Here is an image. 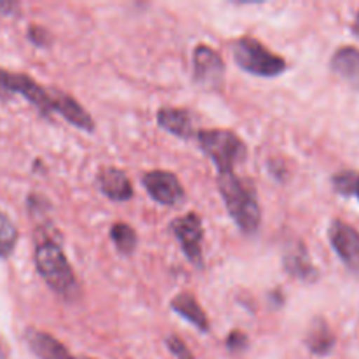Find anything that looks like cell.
I'll use <instances>...</instances> for the list:
<instances>
[{
    "label": "cell",
    "instance_id": "1",
    "mask_svg": "<svg viewBox=\"0 0 359 359\" xmlns=\"http://www.w3.org/2000/svg\"><path fill=\"white\" fill-rule=\"evenodd\" d=\"M219 189L228 214L244 233H255L262 223V209L252 182L244 181L233 172L217 175Z\"/></svg>",
    "mask_w": 359,
    "mask_h": 359
},
{
    "label": "cell",
    "instance_id": "2",
    "mask_svg": "<svg viewBox=\"0 0 359 359\" xmlns=\"http://www.w3.org/2000/svg\"><path fill=\"white\" fill-rule=\"evenodd\" d=\"M34 262L39 276L55 293L67 300H72L79 294V286H77L74 270L70 269L60 244H56L51 238L39 242L34 252Z\"/></svg>",
    "mask_w": 359,
    "mask_h": 359
},
{
    "label": "cell",
    "instance_id": "3",
    "mask_svg": "<svg viewBox=\"0 0 359 359\" xmlns=\"http://www.w3.org/2000/svg\"><path fill=\"white\" fill-rule=\"evenodd\" d=\"M203 153L216 163L219 174L233 172L235 165L245 160L248 146L237 133L230 130H202L196 133Z\"/></svg>",
    "mask_w": 359,
    "mask_h": 359
},
{
    "label": "cell",
    "instance_id": "4",
    "mask_svg": "<svg viewBox=\"0 0 359 359\" xmlns=\"http://www.w3.org/2000/svg\"><path fill=\"white\" fill-rule=\"evenodd\" d=\"M233 60L242 70L259 77H276L286 70V60L255 37H241L231 46Z\"/></svg>",
    "mask_w": 359,
    "mask_h": 359
},
{
    "label": "cell",
    "instance_id": "5",
    "mask_svg": "<svg viewBox=\"0 0 359 359\" xmlns=\"http://www.w3.org/2000/svg\"><path fill=\"white\" fill-rule=\"evenodd\" d=\"M193 81L207 90H219L224 84V62L219 53L205 44L193 51Z\"/></svg>",
    "mask_w": 359,
    "mask_h": 359
},
{
    "label": "cell",
    "instance_id": "6",
    "mask_svg": "<svg viewBox=\"0 0 359 359\" xmlns=\"http://www.w3.org/2000/svg\"><path fill=\"white\" fill-rule=\"evenodd\" d=\"M172 231H174L175 238L181 244L182 252L186 258L193 263L195 266L203 265V255H202V242H203V226L202 219L198 214L189 212L186 216L175 217L170 224Z\"/></svg>",
    "mask_w": 359,
    "mask_h": 359
},
{
    "label": "cell",
    "instance_id": "7",
    "mask_svg": "<svg viewBox=\"0 0 359 359\" xmlns=\"http://www.w3.org/2000/svg\"><path fill=\"white\" fill-rule=\"evenodd\" d=\"M142 184L144 188H146V191L149 193L151 198H153L154 202L161 203V205L174 207L184 202V188H182L181 181H179L172 172H147L142 177Z\"/></svg>",
    "mask_w": 359,
    "mask_h": 359
},
{
    "label": "cell",
    "instance_id": "8",
    "mask_svg": "<svg viewBox=\"0 0 359 359\" xmlns=\"http://www.w3.org/2000/svg\"><path fill=\"white\" fill-rule=\"evenodd\" d=\"M330 244L335 249L344 265L359 273V231L344 221L335 219L328 230Z\"/></svg>",
    "mask_w": 359,
    "mask_h": 359
},
{
    "label": "cell",
    "instance_id": "9",
    "mask_svg": "<svg viewBox=\"0 0 359 359\" xmlns=\"http://www.w3.org/2000/svg\"><path fill=\"white\" fill-rule=\"evenodd\" d=\"M284 270L290 273L293 279L302 280V283H316L319 277L318 269L312 263L309 249L302 241L290 242L283 256Z\"/></svg>",
    "mask_w": 359,
    "mask_h": 359
},
{
    "label": "cell",
    "instance_id": "10",
    "mask_svg": "<svg viewBox=\"0 0 359 359\" xmlns=\"http://www.w3.org/2000/svg\"><path fill=\"white\" fill-rule=\"evenodd\" d=\"M51 91V100H53V112L62 116L63 119L74 125L76 128L84 130V132H93L95 121L90 116V112L79 104L74 97L63 93L62 90L56 88H49Z\"/></svg>",
    "mask_w": 359,
    "mask_h": 359
},
{
    "label": "cell",
    "instance_id": "11",
    "mask_svg": "<svg viewBox=\"0 0 359 359\" xmlns=\"http://www.w3.org/2000/svg\"><path fill=\"white\" fill-rule=\"evenodd\" d=\"M25 342L39 359H74L65 346L49 333L37 328L25 330Z\"/></svg>",
    "mask_w": 359,
    "mask_h": 359
},
{
    "label": "cell",
    "instance_id": "12",
    "mask_svg": "<svg viewBox=\"0 0 359 359\" xmlns=\"http://www.w3.org/2000/svg\"><path fill=\"white\" fill-rule=\"evenodd\" d=\"M97 184L100 191L114 202H126L133 196V188L128 175L116 167L102 168L97 175Z\"/></svg>",
    "mask_w": 359,
    "mask_h": 359
},
{
    "label": "cell",
    "instance_id": "13",
    "mask_svg": "<svg viewBox=\"0 0 359 359\" xmlns=\"http://www.w3.org/2000/svg\"><path fill=\"white\" fill-rule=\"evenodd\" d=\"M333 72L346 81L351 88L359 90V49L353 46H344L337 49L330 62Z\"/></svg>",
    "mask_w": 359,
    "mask_h": 359
},
{
    "label": "cell",
    "instance_id": "14",
    "mask_svg": "<svg viewBox=\"0 0 359 359\" xmlns=\"http://www.w3.org/2000/svg\"><path fill=\"white\" fill-rule=\"evenodd\" d=\"M158 125L163 130H167L172 135L179 137V139L189 140L195 137V130H193V119L186 109H175V107H161L158 111Z\"/></svg>",
    "mask_w": 359,
    "mask_h": 359
},
{
    "label": "cell",
    "instance_id": "15",
    "mask_svg": "<svg viewBox=\"0 0 359 359\" xmlns=\"http://www.w3.org/2000/svg\"><path fill=\"white\" fill-rule=\"evenodd\" d=\"M170 307L175 314H179L181 318H184L186 321H189V325H193L195 328H198L202 333H207L210 330L209 318L203 312L202 305L198 304V300L195 298V294L191 293H179L177 297L172 298Z\"/></svg>",
    "mask_w": 359,
    "mask_h": 359
},
{
    "label": "cell",
    "instance_id": "16",
    "mask_svg": "<svg viewBox=\"0 0 359 359\" xmlns=\"http://www.w3.org/2000/svg\"><path fill=\"white\" fill-rule=\"evenodd\" d=\"M305 344L311 349V353L318 354V356H325V354L332 353V349L335 347V335L330 330V326L326 325L325 319H316L314 325L309 330Z\"/></svg>",
    "mask_w": 359,
    "mask_h": 359
},
{
    "label": "cell",
    "instance_id": "17",
    "mask_svg": "<svg viewBox=\"0 0 359 359\" xmlns=\"http://www.w3.org/2000/svg\"><path fill=\"white\" fill-rule=\"evenodd\" d=\"M20 238V231L14 221L0 209V258H9Z\"/></svg>",
    "mask_w": 359,
    "mask_h": 359
},
{
    "label": "cell",
    "instance_id": "18",
    "mask_svg": "<svg viewBox=\"0 0 359 359\" xmlns=\"http://www.w3.org/2000/svg\"><path fill=\"white\" fill-rule=\"evenodd\" d=\"M111 238L119 252L123 255H132L137 249L139 238H137L135 230L126 223H116L111 228Z\"/></svg>",
    "mask_w": 359,
    "mask_h": 359
},
{
    "label": "cell",
    "instance_id": "19",
    "mask_svg": "<svg viewBox=\"0 0 359 359\" xmlns=\"http://www.w3.org/2000/svg\"><path fill=\"white\" fill-rule=\"evenodd\" d=\"M356 172H340L333 177V188L340 193V195H354V189H356L358 182Z\"/></svg>",
    "mask_w": 359,
    "mask_h": 359
},
{
    "label": "cell",
    "instance_id": "20",
    "mask_svg": "<svg viewBox=\"0 0 359 359\" xmlns=\"http://www.w3.org/2000/svg\"><path fill=\"white\" fill-rule=\"evenodd\" d=\"M16 83L18 74L0 67V100H9L16 95Z\"/></svg>",
    "mask_w": 359,
    "mask_h": 359
},
{
    "label": "cell",
    "instance_id": "21",
    "mask_svg": "<svg viewBox=\"0 0 359 359\" xmlns=\"http://www.w3.org/2000/svg\"><path fill=\"white\" fill-rule=\"evenodd\" d=\"M165 344H167L170 353L177 359H195V356L191 354V351H189L188 346L184 344V340L179 339L177 335L167 337V339H165Z\"/></svg>",
    "mask_w": 359,
    "mask_h": 359
},
{
    "label": "cell",
    "instance_id": "22",
    "mask_svg": "<svg viewBox=\"0 0 359 359\" xmlns=\"http://www.w3.org/2000/svg\"><path fill=\"white\" fill-rule=\"evenodd\" d=\"M27 35H28V41H30L32 44L39 46V48H48V46H51L53 42L51 34H49L44 27H37V25H32V27L28 28Z\"/></svg>",
    "mask_w": 359,
    "mask_h": 359
},
{
    "label": "cell",
    "instance_id": "23",
    "mask_svg": "<svg viewBox=\"0 0 359 359\" xmlns=\"http://www.w3.org/2000/svg\"><path fill=\"white\" fill-rule=\"evenodd\" d=\"M226 346L230 351H242L248 347V337L244 335L242 332H233L230 333L226 340Z\"/></svg>",
    "mask_w": 359,
    "mask_h": 359
},
{
    "label": "cell",
    "instance_id": "24",
    "mask_svg": "<svg viewBox=\"0 0 359 359\" xmlns=\"http://www.w3.org/2000/svg\"><path fill=\"white\" fill-rule=\"evenodd\" d=\"M20 13V4L11 2V0H0V14H6V16H14V14Z\"/></svg>",
    "mask_w": 359,
    "mask_h": 359
},
{
    "label": "cell",
    "instance_id": "25",
    "mask_svg": "<svg viewBox=\"0 0 359 359\" xmlns=\"http://www.w3.org/2000/svg\"><path fill=\"white\" fill-rule=\"evenodd\" d=\"M353 32H354V34H356L358 37H359V13L356 14V20H354V25H353Z\"/></svg>",
    "mask_w": 359,
    "mask_h": 359
},
{
    "label": "cell",
    "instance_id": "26",
    "mask_svg": "<svg viewBox=\"0 0 359 359\" xmlns=\"http://www.w3.org/2000/svg\"><path fill=\"white\" fill-rule=\"evenodd\" d=\"M0 359H6V353H4V347H2V344H0Z\"/></svg>",
    "mask_w": 359,
    "mask_h": 359
},
{
    "label": "cell",
    "instance_id": "27",
    "mask_svg": "<svg viewBox=\"0 0 359 359\" xmlns=\"http://www.w3.org/2000/svg\"><path fill=\"white\" fill-rule=\"evenodd\" d=\"M354 195H358V198H359V175H358V182H356V189H354Z\"/></svg>",
    "mask_w": 359,
    "mask_h": 359
}]
</instances>
